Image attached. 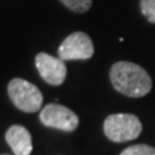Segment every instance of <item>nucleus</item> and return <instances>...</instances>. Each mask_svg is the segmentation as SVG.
Segmentation results:
<instances>
[{
    "instance_id": "obj_1",
    "label": "nucleus",
    "mask_w": 155,
    "mask_h": 155,
    "mask_svg": "<svg viewBox=\"0 0 155 155\" xmlns=\"http://www.w3.org/2000/svg\"><path fill=\"white\" fill-rule=\"evenodd\" d=\"M110 79L116 91L132 98L146 96L153 87L146 70L133 62L120 61L114 64L110 70Z\"/></svg>"
},
{
    "instance_id": "obj_2",
    "label": "nucleus",
    "mask_w": 155,
    "mask_h": 155,
    "mask_svg": "<svg viewBox=\"0 0 155 155\" xmlns=\"http://www.w3.org/2000/svg\"><path fill=\"white\" fill-rule=\"evenodd\" d=\"M142 130V124L136 115L113 114L106 118L104 132L110 141L125 142L136 140Z\"/></svg>"
},
{
    "instance_id": "obj_3",
    "label": "nucleus",
    "mask_w": 155,
    "mask_h": 155,
    "mask_svg": "<svg viewBox=\"0 0 155 155\" xmlns=\"http://www.w3.org/2000/svg\"><path fill=\"white\" fill-rule=\"evenodd\" d=\"M8 96L13 105L25 113H36L41 107L43 94L40 89L21 78H16L9 81Z\"/></svg>"
},
{
    "instance_id": "obj_4",
    "label": "nucleus",
    "mask_w": 155,
    "mask_h": 155,
    "mask_svg": "<svg viewBox=\"0 0 155 155\" xmlns=\"http://www.w3.org/2000/svg\"><path fill=\"white\" fill-rule=\"evenodd\" d=\"M94 47L91 38L87 34L78 31L72 32L58 48V57L62 61L71 60H88L93 56Z\"/></svg>"
},
{
    "instance_id": "obj_5",
    "label": "nucleus",
    "mask_w": 155,
    "mask_h": 155,
    "mask_svg": "<svg viewBox=\"0 0 155 155\" xmlns=\"http://www.w3.org/2000/svg\"><path fill=\"white\" fill-rule=\"evenodd\" d=\"M39 118H40V122L47 127L66 130V132H72L79 125V118L74 111L58 104L47 105L41 110Z\"/></svg>"
},
{
    "instance_id": "obj_6",
    "label": "nucleus",
    "mask_w": 155,
    "mask_h": 155,
    "mask_svg": "<svg viewBox=\"0 0 155 155\" xmlns=\"http://www.w3.org/2000/svg\"><path fill=\"white\" fill-rule=\"evenodd\" d=\"M35 65L40 76L51 85H61L66 79V65L60 57L56 58L47 53H39Z\"/></svg>"
},
{
    "instance_id": "obj_7",
    "label": "nucleus",
    "mask_w": 155,
    "mask_h": 155,
    "mask_svg": "<svg viewBox=\"0 0 155 155\" xmlns=\"http://www.w3.org/2000/svg\"><path fill=\"white\" fill-rule=\"evenodd\" d=\"M5 140L16 155H30L32 151L31 134L22 125H12L7 130Z\"/></svg>"
},
{
    "instance_id": "obj_8",
    "label": "nucleus",
    "mask_w": 155,
    "mask_h": 155,
    "mask_svg": "<svg viewBox=\"0 0 155 155\" xmlns=\"http://www.w3.org/2000/svg\"><path fill=\"white\" fill-rule=\"evenodd\" d=\"M65 7L76 13H84L92 7V0H60Z\"/></svg>"
},
{
    "instance_id": "obj_9",
    "label": "nucleus",
    "mask_w": 155,
    "mask_h": 155,
    "mask_svg": "<svg viewBox=\"0 0 155 155\" xmlns=\"http://www.w3.org/2000/svg\"><path fill=\"white\" fill-rule=\"evenodd\" d=\"M120 155H155V149L149 145H134L127 147Z\"/></svg>"
},
{
    "instance_id": "obj_10",
    "label": "nucleus",
    "mask_w": 155,
    "mask_h": 155,
    "mask_svg": "<svg viewBox=\"0 0 155 155\" xmlns=\"http://www.w3.org/2000/svg\"><path fill=\"white\" fill-rule=\"evenodd\" d=\"M141 12L150 23H155V0H141Z\"/></svg>"
},
{
    "instance_id": "obj_11",
    "label": "nucleus",
    "mask_w": 155,
    "mask_h": 155,
    "mask_svg": "<svg viewBox=\"0 0 155 155\" xmlns=\"http://www.w3.org/2000/svg\"><path fill=\"white\" fill-rule=\"evenodd\" d=\"M4 155H5V154H4Z\"/></svg>"
}]
</instances>
